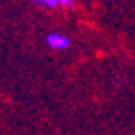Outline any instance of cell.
Masks as SVG:
<instances>
[{
    "instance_id": "obj_1",
    "label": "cell",
    "mask_w": 135,
    "mask_h": 135,
    "mask_svg": "<svg viewBox=\"0 0 135 135\" xmlns=\"http://www.w3.org/2000/svg\"><path fill=\"white\" fill-rule=\"evenodd\" d=\"M46 42H47L49 47H53L56 51H63L70 46V39L63 33H49L46 37Z\"/></svg>"
},
{
    "instance_id": "obj_2",
    "label": "cell",
    "mask_w": 135,
    "mask_h": 135,
    "mask_svg": "<svg viewBox=\"0 0 135 135\" xmlns=\"http://www.w3.org/2000/svg\"><path fill=\"white\" fill-rule=\"evenodd\" d=\"M37 2L47 5V7H58V5H72L74 0H37Z\"/></svg>"
}]
</instances>
